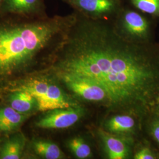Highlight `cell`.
<instances>
[{
  "mask_svg": "<svg viewBox=\"0 0 159 159\" xmlns=\"http://www.w3.org/2000/svg\"><path fill=\"white\" fill-rule=\"evenodd\" d=\"M73 23L48 64L54 74H68L106 92L109 112L131 114L142 125L159 101V44L132 43L112 21L77 12Z\"/></svg>",
  "mask_w": 159,
  "mask_h": 159,
  "instance_id": "cell-1",
  "label": "cell"
},
{
  "mask_svg": "<svg viewBox=\"0 0 159 159\" xmlns=\"http://www.w3.org/2000/svg\"><path fill=\"white\" fill-rule=\"evenodd\" d=\"M76 14L52 17L0 14V79L47 65Z\"/></svg>",
  "mask_w": 159,
  "mask_h": 159,
  "instance_id": "cell-2",
  "label": "cell"
},
{
  "mask_svg": "<svg viewBox=\"0 0 159 159\" xmlns=\"http://www.w3.org/2000/svg\"><path fill=\"white\" fill-rule=\"evenodd\" d=\"M154 19L125 4L112 21L117 31L126 40L137 44L154 43Z\"/></svg>",
  "mask_w": 159,
  "mask_h": 159,
  "instance_id": "cell-3",
  "label": "cell"
},
{
  "mask_svg": "<svg viewBox=\"0 0 159 159\" xmlns=\"http://www.w3.org/2000/svg\"><path fill=\"white\" fill-rule=\"evenodd\" d=\"M18 90L26 91L34 97L37 102L38 110L41 111L79 106V102L67 95L59 85L46 78L30 80Z\"/></svg>",
  "mask_w": 159,
  "mask_h": 159,
  "instance_id": "cell-4",
  "label": "cell"
},
{
  "mask_svg": "<svg viewBox=\"0 0 159 159\" xmlns=\"http://www.w3.org/2000/svg\"><path fill=\"white\" fill-rule=\"evenodd\" d=\"M74 11L94 20L113 21L125 6L123 0H61Z\"/></svg>",
  "mask_w": 159,
  "mask_h": 159,
  "instance_id": "cell-5",
  "label": "cell"
},
{
  "mask_svg": "<svg viewBox=\"0 0 159 159\" xmlns=\"http://www.w3.org/2000/svg\"><path fill=\"white\" fill-rule=\"evenodd\" d=\"M54 76L63 83L75 98L107 108L106 93L98 85L82 78L68 74H54Z\"/></svg>",
  "mask_w": 159,
  "mask_h": 159,
  "instance_id": "cell-6",
  "label": "cell"
},
{
  "mask_svg": "<svg viewBox=\"0 0 159 159\" xmlns=\"http://www.w3.org/2000/svg\"><path fill=\"white\" fill-rule=\"evenodd\" d=\"M80 106L57 108L48 111L37 123L36 125L44 129H64L74 125L84 115Z\"/></svg>",
  "mask_w": 159,
  "mask_h": 159,
  "instance_id": "cell-7",
  "label": "cell"
},
{
  "mask_svg": "<svg viewBox=\"0 0 159 159\" xmlns=\"http://www.w3.org/2000/svg\"><path fill=\"white\" fill-rule=\"evenodd\" d=\"M0 14H14L29 17H46L44 0H3Z\"/></svg>",
  "mask_w": 159,
  "mask_h": 159,
  "instance_id": "cell-8",
  "label": "cell"
},
{
  "mask_svg": "<svg viewBox=\"0 0 159 159\" xmlns=\"http://www.w3.org/2000/svg\"><path fill=\"white\" fill-rule=\"evenodd\" d=\"M105 153L110 159H125L130 155L128 143L118 136L106 130H99Z\"/></svg>",
  "mask_w": 159,
  "mask_h": 159,
  "instance_id": "cell-9",
  "label": "cell"
},
{
  "mask_svg": "<svg viewBox=\"0 0 159 159\" xmlns=\"http://www.w3.org/2000/svg\"><path fill=\"white\" fill-rule=\"evenodd\" d=\"M136 120H138L136 117L130 114L115 115L106 121L104 129L105 130L114 134H130L134 133L136 129Z\"/></svg>",
  "mask_w": 159,
  "mask_h": 159,
  "instance_id": "cell-10",
  "label": "cell"
},
{
  "mask_svg": "<svg viewBox=\"0 0 159 159\" xmlns=\"http://www.w3.org/2000/svg\"><path fill=\"white\" fill-rule=\"evenodd\" d=\"M10 107L24 114L38 110V104L34 97L26 91L18 90L9 98Z\"/></svg>",
  "mask_w": 159,
  "mask_h": 159,
  "instance_id": "cell-11",
  "label": "cell"
},
{
  "mask_svg": "<svg viewBox=\"0 0 159 159\" xmlns=\"http://www.w3.org/2000/svg\"><path fill=\"white\" fill-rule=\"evenodd\" d=\"M26 118V115L18 112L10 106L0 108V131L14 130Z\"/></svg>",
  "mask_w": 159,
  "mask_h": 159,
  "instance_id": "cell-12",
  "label": "cell"
},
{
  "mask_svg": "<svg viewBox=\"0 0 159 159\" xmlns=\"http://www.w3.org/2000/svg\"><path fill=\"white\" fill-rule=\"evenodd\" d=\"M25 143V138L21 134H18L10 138L1 148L0 159H20Z\"/></svg>",
  "mask_w": 159,
  "mask_h": 159,
  "instance_id": "cell-13",
  "label": "cell"
},
{
  "mask_svg": "<svg viewBox=\"0 0 159 159\" xmlns=\"http://www.w3.org/2000/svg\"><path fill=\"white\" fill-rule=\"evenodd\" d=\"M34 152L41 158L46 159H61L64 157L61 150L56 144L46 140L38 139L33 142Z\"/></svg>",
  "mask_w": 159,
  "mask_h": 159,
  "instance_id": "cell-14",
  "label": "cell"
},
{
  "mask_svg": "<svg viewBox=\"0 0 159 159\" xmlns=\"http://www.w3.org/2000/svg\"><path fill=\"white\" fill-rule=\"evenodd\" d=\"M128 5L154 20L159 19V0H127Z\"/></svg>",
  "mask_w": 159,
  "mask_h": 159,
  "instance_id": "cell-15",
  "label": "cell"
},
{
  "mask_svg": "<svg viewBox=\"0 0 159 159\" xmlns=\"http://www.w3.org/2000/svg\"><path fill=\"white\" fill-rule=\"evenodd\" d=\"M67 145L70 151L77 159H89L92 156L90 146L81 137H75L70 139Z\"/></svg>",
  "mask_w": 159,
  "mask_h": 159,
  "instance_id": "cell-16",
  "label": "cell"
},
{
  "mask_svg": "<svg viewBox=\"0 0 159 159\" xmlns=\"http://www.w3.org/2000/svg\"><path fill=\"white\" fill-rule=\"evenodd\" d=\"M146 123L148 124V131L150 136L159 146V113H154Z\"/></svg>",
  "mask_w": 159,
  "mask_h": 159,
  "instance_id": "cell-17",
  "label": "cell"
},
{
  "mask_svg": "<svg viewBox=\"0 0 159 159\" xmlns=\"http://www.w3.org/2000/svg\"><path fill=\"white\" fill-rule=\"evenodd\" d=\"M134 159H158L159 154L149 145H144L139 148L134 155Z\"/></svg>",
  "mask_w": 159,
  "mask_h": 159,
  "instance_id": "cell-18",
  "label": "cell"
},
{
  "mask_svg": "<svg viewBox=\"0 0 159 159\" xmlns=\"http://www.w3.org/2000/svg\"><path fill=\"white\" fill-rule=\"evenodd\" d=\"M156 112H157L159 113V101L157 104V106H156Z\"/></svg>",
  "mask_w": 159,
  "mask_h": 159,
  "instance_id": "cell-19",
  "label": "cell"
},
{
  "mask_svg": "<svg viewBox=\"0 0 159 159\" xmlns=\"http://www.w3.org/2000/svg\"><path fill=\"white\" fill-rule=\"evenodd\" d=\"M2 1H3V0H0V6H1V4H2Z\"/></svg>",
  "mask_w": 159,
  "mask_h": 159,
  "instance_id": "cell-20",
  "label": "cell"
}]
</instances>
